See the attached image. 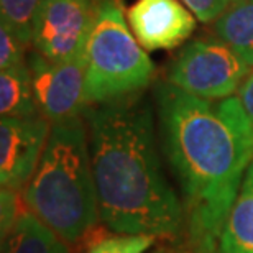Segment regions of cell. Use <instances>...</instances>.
Listing matches in <instances>:
<instances>
[{
  "label": "cell",
  "mask_w": 253,
  "mask_h": 253,
  "mask_svg": "<svg viewBox=\"0 0 253 253\" xmlns=\"http://www.w3.org/2000/svg\"><path fill=\"white\" fill-rule=\"evenodd\" d=\"M53 124L44 115L0 120V183L22 191L37 173Z\"/></svg>",
  "instance_id": "8"
},
{
  "label": "cell",
  "mask_w": 253,
  "mask_h": 253,
  "mask_svg": "<svg viewBox=\"0 0 253 253\" xmlns=\"http://www.w3.org/2000/svg\"><path fill=\"white\" fill-rule=\"evenodd\" d=\"M2 253H69V245L30 211H22L17 224L2 240Z\"/></svg>",
  "instance_id": "11"
},
{
  "label": "cell",
  "mask_w": 253,
  "mask_h": 253,
  "mask_svg": "<svg viewBox=\"0 0 253 253\" xmlns=\"http://www.w3.org/2000/svg\"><path fill=\"white\" fill-rule=\"evenodd\" d=\"M214 33L253 68V0H234L214 22Z\"/></svg>",
  "instance_id": "12"
},
{
  "label": "cell",
  "mask_w": 253,
  "mask_h": 253,
  "mask_svg": "<svg viewBox=\"0 0 253 253\" xmlns=\"http://www.w3.org/2000/svg\"><path fill=\"white\" fill-rule=\"evenodd\" d=\"M237 97L240 99L242 105H244L247 115L250 117V120L253 122V68L249 73V76L244 79L240 89L237 90Z\"/></svg>",
  "instance_id": "20"
},
{
  "label": "cell",
  "mask_w": 253,
  "mask_h": 253,
  "mask_svg": "<svg viewBox=\"0 0 253 253\" xmlns=\"http://www.w3.org/2000/svg\"><path fill=\"white\" fill-rule=\"evenodd\" d=\"M84 58L87 107L140 94L155 76V64L125 22L120 0L97 2Z\"/></svg>",
  "instance_id": "4"
},
{
  "label": "cell",
  "mask_w": 253,
  "mask_h": 253,
  "mask_svg": "<svg viewBox=\"0 0 253 253\" xmlns=\"http://www.w3.org/2000/svg\"><path fill=\"white\" fill-rule=\"evenodd\" d=\"M156 237L141 234H119L97 240L87 253H145Z\"/></svg>",
  "instance_id": "15"
},
{
  "label": "cell",
  "mask_w": 253,
  "mask_h": 253,
  "mask_svg": "<svg viewBox=\"0 0 253 253\" xmlns=\"http://www.w3.org/2000/svg\"><path fill=\"white\" fill-rule=\"evenodd\" d=\"M27 44L10 30L7 25L0 22V69L7 71L18 68L28 63Z\"/></svg>",
  "instance_id": "16"
},
{
  "label": "cell",
  "mask_w": 253,
  "mask_h": 253,
  "mask_svg": "<svg viewBox=\"0 0 253 253\" xmlns=\"http://www.w3.org/2000/svg\"><path fill=\"white\" fill-rule=\"evenodd\" d=\"M163 151L179 183L188 239H217L253 161V122L237 95L214 105L156 87Z\"/></svg>",
  "instance_id": "1"
},
{
  "label": "cell",
  "mask_w": 253,
  "mask_h": 253,
  "mask_svg": "<svg viewBox=\"0 0 253 253\" xmlns=\"http://www.w3.org/2000/svg\"><path fill=\"white\" fill-rule=\"evenodd\" d=\"M28 68L42 115L51 124L83 117L87 107L84 53L54 63L33 49L28 53Z\"/></svg>",
  "instance_id": "6"
},
{
  "label": "cell",
  "mask_w": 253,
  "mask_h": 253,
  "mask_svg": "<svg viewBox=\"0 0 253 253\" xmlns=\"http://www.w3.org/2000/svg\"><path fill=\"white\" fill-rule=\"evenodd\" d=\"M220 253H253V161L219 234Z\"/></svg>",
  "instance_id": "10"
},
{
  "label": "cell",
  "mask_w": 253,
  "mask_h": 253,
  "mask_svg": "<svg viewBox=\"0 0 253 253\" xmlns=\"http://www.w3.org/2000/svg\"><path fill=\"white\" fill-rule=\"evenodd\" d=\"M99 0H48L33 35V49L59 63L84 53Z\"/></svg>",
  "instance_id": "7"
},
{
  "label": "cell",
  "mask_w": 253,
  "mask_h": 253,
  "mask_svg": "<svg viewBox=\"0 0 253 253\" xmlns=\"http://www.w3.org/2000/svg\"><path fill=\"white\" fill-rule=\"evenodd\" d=\"M23 202L68 245L95 227L100 219L97 189L83 117L53 124L37 173L23 189Z\"/></svg>",
  "instance_id": "3"
},
{
  "label": "cell",
  "mask_w": 253,
  "mask_h": 253,
  "mask_svg": "<svg viewBox=\"0 0 253 253\" xmlns=\"http://www.w3.org/2000/svg\"><path fill=\"white\" fill-rule=\"evenodd\" d=\"M126 22L146 51L173 49L196 30V17L181 0H136Z\"/></svg>",
  "instance_id": "9"
},
{
  "label": "cell",
  "mask_w": 253,
  "mask_h": 253,
  "mask_svg": "<svg viewBox=\"0 0 253 253\" xmlns=\"http://www.w3.org/2000/svg\"><path fill=\"white\" fill-rule=\"evenodd\" d=\"M0 235H2V240H5L8 237V234L12 232V229L17 224L20 214V204H18V191L8 189V188H2L0 191Z\"/></svg>",
  "instance_id": "17"
},
{
  "label": "cell",
  "mask_w": 253,
  "mask_h": 253,
  "mask_svg": "<svg viewBox=\"0 0 253 253\" xmlns=\"http://www.w3.org/2000/svg\"><path fill=\"white\" fill-rule=\"evenodd\" d=\"M252 66L219 38L191 42L168 69V83L196 97L227 99L240 89Z\"/></svg>",
  "instance_id": "5"
},
{
  "label": "cell",
  "mask_w": 253,
  "mask_h": 253,
  "mask_svg": "<svg viewBox=\"0 0 253 253\" xmlns=\"http://www.w3.org/2000/svg\"><path fill=\"white\" fill-rule=\"evenodd\" d=\"M99 217L115 234L169 237L186 225L183 201L165 178L153 107L141 94L85 107Z\"/></svg>",
  "instance_id": "2"
},
{
  "label": "cell",
  "mask_w": 253,
  "mask_h": 253,
  "mask_svg": "<svg viewBox=\"0 0 253 253\" xmlns=\"http://www.w3.org/2000/svg\"><path fill=\"white\" fill-rule=\"evenodd\" d=\"M202 23L215 22L234 0H181Z\"/></svg>",
  "instance_id": "18"
},
{
  "label": "cell",
  "mask_w": 253,
  "mask_h": 253,
  "mask_svg": "<svg viewBox=\"0 0 253 253\" xmlns=\"http://www.w3.org/2000/svg\"><path fill=\"white\" fill-rule=\"evenodd\" d=\"M219 240L217 239H201V240H192L189 239L188 244L179 247L178 250H173L169 253H220L219 252Z\"/></svg>",
  "instance_id": "19"
},
{
  "label": "cell",
  "mask_w": 253,
  "mask_h": 253,
  "mask_svg": "<svg viewBox=\"0 0 253 253\" xmlns=\"http://www.w3.org/2000/svg\"><path fill=\"white\" fill-rule=\"evenodd\" d=\"M48 0H0V18L27 46L33 44V35L40 13Z\"/></svg>",
  "instance_id": "14"
},
{
  "label": "cell",
  "mask_w": 253,
  "mask_h": 253,
  "mask_svg": "<svg viewBox=\"0 0 253 253\" xmlns=\"http://www.w3.org/2000/svg\"><path fill=\"white\" fill-rule=\"evenodd\" d=\"M0 114L2 117L40 115L28 63L0 73Z\"/></svg>",
  "instance_id": "13"
}]
</instances>
